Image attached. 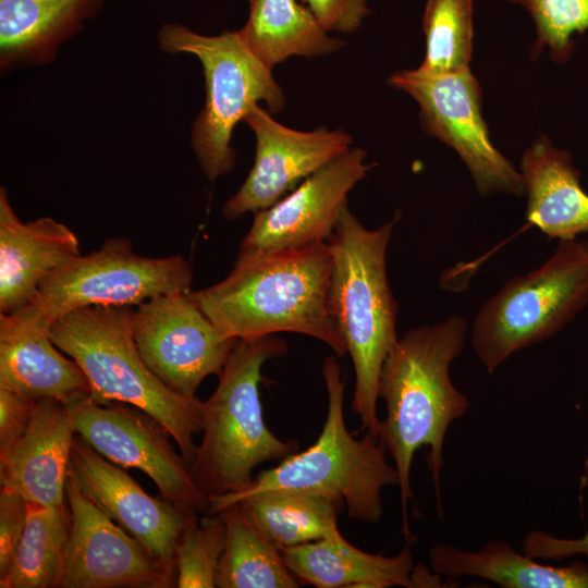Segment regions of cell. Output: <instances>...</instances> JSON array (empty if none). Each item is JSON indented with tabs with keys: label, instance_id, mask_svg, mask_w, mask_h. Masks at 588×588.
<instances>
[{
	"label": "cell",
	"instance_id": "obj_6",
	"mask_svg": "<svg viewBox=\"0 0 588 588\" xmlns=\"http://www.w3.org/2000/svg\"><path fill=\"white\" fill-rule=\"evenodd\" d=\"M286 351L273 334L236 340L216 390L203 401V438L189 474L207 499L244 490L258 465L298 451L296 441H282L269 430L259 397L262 365Z\"/></svg>",
	"mask_w": 588,
	"mask_h": 588
},
{
	"label": "cell",
	"instance_id": "obj_22",
	"mask_svg": "<svg viewBox=\"0 0 588 588\" xmlns=\"http://www.w3.org/2000/svg\"><path fill=\"white\" fill-rule=\"evenodd\" d=\"M292 573L318 588H416L408 546L394 556L367 553L347 542L340 531L320 540L280 548Z\"/></svg>",
	"mask_w": 588,
	"mask_h": 588
},
{
	"label": "cell",
	"instance_id": "obj_4",
	"mask_svg": "<svg viewBox=\"0 0 588 588\" xmlns=\"http://www.w3.org/2000/svg\"><path fill=\"white\" fill-rule=\"evenodd\" d=\"M322 375L328 413L317 441L258 474L244 490L209 497L211 514L254 495L291 491L321 497L336 506L344 503L352 519L380 522L381 492L388 486H399L396 468L388 463L387 449L379 437L365 432L355 439L347 431L343 412L345 382L335 356L324 359Z\"/></svg>",
	"mask_w": 588,
	"mask_h": 588
},
{
	"label": "cell",
	"instance_id": "obj_7",
	"mask_svg": "<svg viewBox=\"0 0 588 588\" xmlns=\"http://www.w3.org/2000/svg\"><path fill=\"white\" fill-rule=\"evenodd\" d=\"M588 305V240L559 241L532 271L510 279L479 308L471 346L492 373L516 352L550 339Z\"/></svg>",
	"mask_w": 588,
	"mask_h": 588
},
{
	"label": "cell",
	"instance_id": "obj_25",
	"mask_svg": "<svg viewBox=\"0 0 588 588\" xmlns=\"http://www.w3.org/2000/svg\"><path fill=\"white\" fill-rule=\"evenodd\" d=\"M225 547L216 576L219 588H296L301 580L287 567L281 549L252 522L241 504L218 512Z\"/></svg>",
	"mask_w": 588,
	"mask_h": 588
},
{
	"label": "cell",
	"instance_id": "obj_35",
	"mask_svg": "<svg viewBox=\"0 0 588 588\" xmlns=\"http://www.w3.org/2000/svg\"><path fill=\"white\" fill-rule=\"evenodd\" d=\"M249 2H252L253 0H248Z\"/></svg>",
	"mask_w": 588,
	"mask_h": 588
},
{
	"label": "cell",
	"instance_id": "obj_23",
	"mask_svg": "<svg viewBox=\"0 0 588 588\" xmlns=\"http://www.w3.org/2000/svg\"><path fill=\"white\" fill-rule=\"evenodd\" d=\"M428 559L434 574L446 578L478 577L503 588H588L587 563L542 564L504 540L490 541L477 550L436 543Z\"/></svg>",
	"mask_w": 588,
	"mask_h": 588
},
{
	"label": "cell",
	"instance_id": "obj_26",
	"mask_svg": "<svg viewBox=\"0 0 588 588\" xmlns=\"http://www.w3.org/2000/svg\"><path fill=\"white\" fill-rule=\"evenodd\" d=\"M70 525L66 502L40 505L28 502L26 525L1 588L59 587Z\"/></svg>",
	"mask_w": 588,
	"mask_h": 588
},
{
	"label": "cell",
	"instance_id": "obj_34",
	"mask_svg": "<svg viewBox=\"0 0 588 588\" xmlns=\"http://www.w3.org/2000/svg\"><path fill=\"white\" fill-rule=\"evenodd\" d=\"M522 552L538 560H563L571 556L588 558V534L580 538H560L537 529L528 531L522 542Z\"/></svg>",
	"mask_w": 588,
	"mask_h": 588
},
{
	"label": "cell",
	"instance_id": "obj_12",
	"mask_svg": "<svg viewBox=\"0 0 588 588\" xmlns=\"http://www.w3.org/2000/svg\"><path fill=\"white\" fill-rule=\"evenodd\" d=\"M75 431L90 448L113 464L145 473L160 494L194 510L209 507L197 489L188 463L177 454L163 426L126 403L100 404L90 396L74 404Z\"/></svg>",
	"mask_w": 588,
	"mask_h": 588
},
{
	"label": "cell",
	"instance_id": "obj_31",
	"mask_svg": "<svg viewBox=\"0 0 588 588\" xmlns=\"http://www.w3.org/2000/svg\"><path fill=\"white\" fill-rule=\"evenodd\" d=\"M27 500L14 490H0V576L14 555L23 535L27 518Z\"/></svg>",
	"mask_w": 588,
	"mask_h": 588
},
{
	"label": "cell",
	"instance_id": "obj_18",
	"mask_svg": "<svg viewBox=\"0 0 588 588\" xmlns=\"http://www.w3.org/2000/svg\"><path fill=\"white\" fill-rule=\"evenodd\" d=\"M78 255L70 228L50 217L21 221L0 188V314L27 305L51 272Z\"/></svg>",
	"mask_w": 588,
	"mask_h": 588
},
{
	"label": "cell",
	"instance_id": "obj_30",
	"mask_svg": "<svg viewBox=\"0 0 588 588\" xmlns=\"http://www.w3.org/2000/svg\"><path fill=\"white\" fill-rule=\"evenodd\" d=\"M527 10L537 38L530 57L548 49L554 63L564 64L573 56L574 35L588 32V0H510Z\"/></svg>",
	"mask_w": 588,
	"mask_h": 588
},
{
	"label": "cell",
	"instance_id": "obj_13",
	"mask_svg": "<svg viewBox=\"0 0 588 588\" xmlns=\"http://www.w3.org/2000/svg\"><path fill=\"white\" fill-rule=\"evenodd\" d=\"M64 494L70 525L59 587L172 586L173 575L81 491L70 467Z\"/></svg>",
	"mask_w": 588,
	"mask_h": 588
},
{
	"label": "cell",
	"instance_id": "obj_2",
	"mask_svg": "<svg viewBox=\"0 0 588 588\" xmlns=\"http://www.w3.org/2000/svg\"><path fill=\"white\" fill-rule=\"evenodd\" d=\"M332 262L328 241L275 252L240 249L225 279L187 295L224 338L295 332L342 357L346 346L329 308Z\"/></svg>",
	"mask_w": 588,
	"mask_h": 588
},
{
	"label": "cell",
	"instance_id": "obj_14",
	"mask_svg": "<svg viewBox=\"0 0 588 588\" xmlns=\"http://www.w3.org/2000/svg\"><path fill=\"white\" fill-rule=\"evenodd\" d=\"M366 157L364 149L350 148L291 194L255 212L241 249L275 252L327 242L346 207L347 194L376 166Z\"/></svg>",
	"mask_w": 588,
	"mask_h": 588
},
{
	"label": "cell",
	"instance_id": "obj_28",
	"mask_svg": "<svg viewBox=\"0 0 588 588\" xmlns=\"http://www.w3.org/2000/svg\"><path fill=\"white\" fill-rule=\"evenodd\" d=\"M474 0H427L422 16L426 54L418 68L429 74L469 69Z\"/></svg>",
	"mask_w": 588,
	"mask_h": 588
},
{
	"label": "cell",
	"instance_id": "obj_15",
	"mask_svg": "<svg viewBox=\"0 0 588 588\" xmlns=\"http://www.w3.org/2000/svg\"><path fill=\"white\" fill-rule=\"evenodd\" d=\"M70 469L81 491L173 575L176 543L196 510L149 495L126 471L77 434Z\"/></svg>",
	"mask_w": 588,
	"mask_h": 588
},
{
	"label": "cell",
	"instance_id": "obj_17",
	"mask_svg": "<svg viewBox=\"0 0 588 588\" xmlns=\"http://www.w3.org/2000/svg\"><path fill=\"white\" fill-rule=\"evenodd\" d=\"M75 436L74 404L37 399L25 431L0 456L1 487L16 491L30 503L63 504Z\"/></svg>",
	"mask_w": 588,
	"mask_h": 588
},
{
	"label": "cell",
	"instance_id": "obj_11",
	"mask_svg": "<svg viewBox=\"0 0 588 588\" xmlns=\"http://www.w3.org/2000/svg\"><path fill=\"white\" fill-rule=\"evenodd\" d=\"M138 351L173 392L195 397L201 381L219 376L236 342L221 335L186 293L159 295L133 310Z\"/></svg>",
	"mask_w": 588,
	"mask_h": 588
},
{
	"label": "cell",
	"instance_id": "obj_20",
	"mask_svg": "<svg viewBox=\"0 0 588 588\" xmlns=\"http://www.w3.org/2000/svg\"><path fill=\"white\" fill-rule=\"evenodd\" d=\"M519 172L529 224L559 241L588 232V194L567 150L541 136L524 151Z\"/></svg>",
	"mask_w": 588,
	"mask_h": 588
},
{
	"label": "cell",
	"instance_id": "obj_29",
	"mask_svg": "<svg viewBox=\"0 0 588 588\" xmlns=\"http://www.w3.org/2000/svg\"><path fill=\"white\" fill-rule=\"evenodd\" d=\"M226 528L220 513L198 519L194 514L184 527L175 548L176 586L215 588Z\"/></svg>",
	"mask_w": 588,
	"mask_h": 588
},
{
	"label": "cell",
	"instance_id": "obj_3",
	"mask_svg": "<svg viewBox=\"0 0 588 588\" xmlns=\"http://www.w3.org/2000/svg\"><path fill=\"white\" fill-rule=\"evenodd\" d=\"M400 218L397 211L382 226L368 230L346 206L328 240L333 260L329 308L355 371L351 408L360 419V430L377 437L381 425L377 415L379 378L399 341L397 303L385 256Z\"/></svg>",
	"mask_w": 588,
	"mask_h": 588
},
{
	"label": "cell",
	"instance_id": "obj_16",
	"mask_svg": "<svg viewBox=\"0 0 588 588\" xmlns=\"http://www.w3.org/2000/svg\"><path fill=\"white\" fill-rule=\"evenodd\" d=\"M244 120L255 133L256 155L243 185L223 205V216L231 220L271 207L299 181L347 151L352 143L342 131L289 128L259 106Z\"/></svg>",
	"mask_w": 588,
	"mask_h": 588
},
{
	"label": "cell",
	"instance_id": "obj_24",
	"mask_svg": "<svg viewBox=\"0 0 588 588\" xmlns=\"http://www.w3.org/2000/svg\"><path fill=\"white\" fill-rule=\"evenodd\" d=\"M246 24L237 30L245 45L268 68L292 56L321 57L344 42L329 36L298 0H253Z\"/></svg>",
	"mask_w": 588,
	"mask_h": 588
},
{
	"label": "cell",
	"instance_id": "obj_32",
	"mask_svg": "<svg viewBox=\"0 0 588 588\" xmlns=\"http://www.w3.org/2000/svg\"><path fill=\"white\" fill-rule=\"evenodd\" d=\"M327 32L353 33L370 13L367 0H302Z\"/></svg>",
	"mask_w": 588,
	"mask_h": 588
},
{
	"label": "cell",
	"instance_id": "obj_8",
	"mask_svg": "<svg viewBox=\"0 0 588 588\" xmlns=\"http://www.w3.org/2000/svg\"><path fill=\"white\" fill-rule=\"evenodd\" d=\"M158 42L162 51L194 54L203 65L206 101L193 123L191 144L203 172L213 181L234 168L231 138L235 125L259 101L271 112H280L285 106L283 91L271 69L245 45L238 32L205 36L180 24H164Z\"/></svg>",
	"mask_w": 588,
	"mask_h": 588
},
{
	"label": "cell",
	"instance_id": "obj_5",
	"mask_svg": "<svg viewBox=\"0 0 588 588\" xmlns=\"http://www.w3.org/2000/svg\"><path fill=\"white\" fill-rule=\"evenodd\" d=\"M132 306H88L58 317L49 334L83 370L90 397L146 412L169 432L185 461H193L201 432L203 401L164 385L144 362L133 334Z\"/></svg>",
	"mask_w": 588,
	"mask_h": 588
},
{
	"label": "cell",
	"instance_id": "obj_19",
	"mask_svg": "<svg viewBox=\"0 0 588 588\" xmlns=\"http://www.w3.org/2000/svg\"><path fill=\"white\" fill-rule=\"evenodd\" d=\"M46 330L16 314H0V387L30 397L76 404L90 395L81 367Z\"/></svg>",
	"mask_w": 588,
	"mask_h": 588
},
{
	"label": "cell",
	"instance_id": "obj_27",
	"mask_svg": "<svg viewBox=\"0 0 588 588\" xmlns=\"http://www.w3.org/2000/svg\"><path fill=\"white\" fill-rule=\"evenodd\" d=\"M238 504L279 548L320 540L339 531L338 506L321 497L278 491L254 495Z\"/></svg>",
	"mask_w": 588,
	"mask_h": 588
},
{
	"label": "cell",
	"instance_id": "obj_33",
	"mask_svg": "<svg viewBox=\"0 0 588 588\" xmlns=\"http://www.w3.org/2000/svg\"><path fill=\"white\" fill-rule=\"evenodd\" d=\"M37 399L0 387V456L25 431Z\"/></svg>",
	"mask_w": 588,
	"mask_h": 588
},
{
	"label": "cell",
	"instance_id": "obj_1",
	"mask_svg": "<svg viewBox=\"0 0 588 588\" xmlns=\"http://www.w3.org/2000/svg\"><path fill=\"white\" fill-rule=\"evenodd\" d=\"M466 333L467 322L458 315L411 329L399 338L380 373L378 396L385 402L387 415L379 438L397 471L406 540L412 537L407 518V503L413 499L411 468L421 446L428 448L427 465L442 514L439 481L445 434L469 407L468 397L450 377L451 364L465 348Z\"/></svg>",
	"mask_w": 588,
	"mask_h": 588
},
{
	"label": "cell",
	"instance_id": "obj_9",
	"mask_svg": "<svg viewBox=\"0 0 588 588\" xmlns=\"http://www.w3.org/2000/svg\"><path fill=\"white\" fill-rule=\"evenodd\" d=\"M192 266L181 255L145 257L125 237L106 240L51 272L34 298L13 314L50 330L61 315L88 306H137L164 294L186 293Z\"/></svg>",
	"mask_w": 588,
	"mask_h": 588
},
{
	"label": "cell",
	"instance_id": "obj_21",
	"mask_svg": "<svg viewBox=\"0 0 588 588\" xmlns=\"http://www.w3.org/2000/svg\"><path fill=\"white\" fill-rule=\"evenodd\" d=\"M106 0H0L1 73L45 65Z\"/></svg>",
	"mask_w": 588,
	"mask_h": 588
},
{
	"label": "cell",
	"instance_id": "obj_10",
	"mask_svg": "<svg viewBox=\"0 0 588 588\" xmlns=\"http://www.w3.org/2000/svg\"><path fill=\"white\" fill-rule=\"evenodd\" d=\"M389 84L411 95L426 133L453 148L478 193L524 195L520 172L492 144L481 112V88L470 69L449 74L402 70Z\"/></svg>",
	"mask_w": 588,
	"mask_h": 588
}]
</instances>
